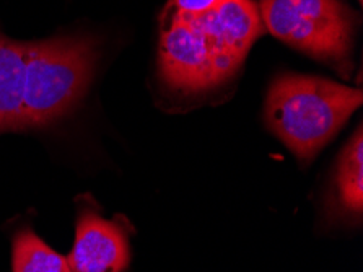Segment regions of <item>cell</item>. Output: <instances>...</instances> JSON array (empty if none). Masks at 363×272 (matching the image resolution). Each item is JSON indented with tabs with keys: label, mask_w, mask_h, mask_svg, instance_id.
Masks as SVG:
<instances>
[{
	"label": "cell",
	"mask_w": 363,
	"mask_h": 272,
	"mask_svg": "<svg viewBox=\"0 0 363 272\" xmlns=\"http://www.w3.org/2000/svg\"><path fill=\"white\" fill-rule=\"evenodd\" d=\"M362 102L360 88L289 72L269 87L264 118L269 131L301 165H308L337 136Z\"/></svg>",
	"instance_id": "cell-1"
},
{
	"label": "cell",
	"mask_w": 363,
	"mask_h": 272,
	"mask_svg": "<svg viewBox=\"0 0 363 272\" xmlns=\"http://www.w3.org/2000/svg\"><path fill=\"white\" fill-rule=\"evenodd\" d=\"M98 60L100 43L90 33L25 41L23 132L69 118L90 90Z\"/></svg>",
	"instance_id": "cell-2"
},
{
	"label": "cell",
	"mask_w": 363,
	"mask_h": 272,
	"mask_svg": "<svg viewBox=\"0 0 363 272\" xmlns=\"http://www.w3.org/2000/svg\"><path fill=\"white\" fill-rule=\"evenodd\" d=\"M266 31L349 79L359 15L340 0H261Z\"/></svg>",
	"instance_id": "cell-3"
},
{
	"label": "cell",
	"mask_w": 363,
	"mask_h": 272,
	"mask_svg": "<svg viewBox=\"0 0 363 272\" xmlns=\"http://www.w3.org/2000/svg\"><path fill=\"white\" fill-rule=\"evenodd\" d=\"M160 31L158 60L162 77L169 85L183 92H202L218 85L212 41L197 15L167 5Z\"/></svg>",
	"instance_id": "cell-4"
},
{
	"label": "cell",
	"mask_w": 363,
	"mask_h": 272,
	"mask_svg": "<svg viewBox=\"0 0 363 272\" xmlns=\"http://www.w3.org/2000/svg\"><path fill=\"white\" fill-rule=\"evenodd\" d=\"M134 227L124 215L103 217L90 194L77 197L75 240L67 261L70 272H125L132 261Z\"/></svg>",
	"instance_id": "cell-5"
},
{
	"label": "cell",
	"mask_w": 363,
	"mask_h": 272,
	"mask_svg": "<svg viewBox=\"0 0 363 272\" xmlns=\"http://www.w3.org/2000/svg\"><path fill=\"white\" fill-rule=\"evenodd\" d=\"M197 18L212 41L220 85L240 70L252 44L266 33L259 5L255 0H220Z\"/></svg>",
	"instance_id": "cell-6"
},
{
	"label": "cell",
	"mask_w": 363,
	"mask_h": 272,
	"mask_svg": "<svg viewBox=\"0 0 363 272\" xmlns=\"http://www.w3.org/2000/svg\"><path fill=\"white\" fill-rule=\"evenodd\" d=\"M25 41L9 38L0 28V134L23 132Z\"/></svg>",
	"instance_id": "cell-7"
},
{
	"label": "cell",
	"mask_w": 363,
	"mask_h": 272,
	"mask_svg": "<svg viewBox=\"0 0 363 272\" xmlns=\"http://www.w3.org/2000/svg\"><path fill=\"white\" fill-rule=\"evenodd\" d=\"M331 209L335 217L362 220L363 214V134L362 124L339 155L333 180Z\"/></svg>",
	"instance_id": "cell-8"
},
{
	"label": "cell",
	"mask_w": 363,
	"mask_h": 272,
	"mask_svg": "<svg viewBox=\"0 0 363 272\" xmlns=\"http://www.w3.org/2000/svg\"><path fill=\"white\" fill-rule=\"evenodd\" d=\"M12 272H70L69 261L23 227L13 235Z\"/></svg>",
	"instance_id": "cell-9"
},
{
	"label": "cell",
	"mask_w": 363,
	"mask_h": 272,
	"mask_svg": "<svg viewBox=\"0 0 363 272\" xmlns=\"http://www.w3.org/2000/svg\"><path fill=\"white\" fill-rule=\"evenodd\" d=\"M220 0H169L168 5H172L176 10L184 13H203L212 10Z\"/></svg>",
	"instance_id": "cell-10"
},
{
	"label": "cell",
	"mask_w": 363,
	"mask_h": 272,
	"mask_svg": "<svg viewBox=\"0 0 363 272\" xmlns=\"http://www.w3.org/2000/svg\"><path fill=\"white\" fill-rule=\"evenodd\" d=\"M359 2H360V4H362V0H359Z\"/></svg>",
	"instance_id": "cell-11"
}]
</instances>
